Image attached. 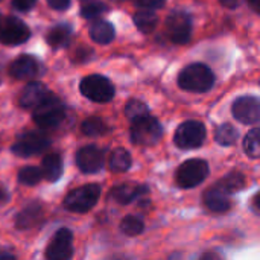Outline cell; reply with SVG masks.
<instances>
[{
	"mask_svg": "<svg viewBox=\"0 0 260 260\" xmlns=\"http://www.w3.org/2000/svg\"><path fill=\"white\" fill-rule=\"evenodd\" d=\"M37 0H12V6L17 9V11H21V12H26L29 9H32L35 6Z\"/></svg>",
	"mask_w": 260,
	"mask_h": 260,
	"instance_id": "32",
	"label": "cell"
},
{
	"mask_svg": "<svg viewBox=\"0 0 260 260\" xmlns=\"http://www.w3.org/2000/svg\"><path fill=\"white\" fill-rule=\"evenodd\" d=\"M216 186L221 187L225 193L232 195V193L239 192V190L244 189V186H245V178H244V175L239 174V172H232V174H229L227 177H224L222 180H219V181L216 183Z\"/></svg>",
	"mask_w": 260,
	"mask_h": 260,
	"instance_id": "24",
	"label": "cell"
},
{
	"mask_svg": "<svg viewBox=\"0 0 260 260\" xmlns=\"http://www.w3.org/2000/svg\"><path fill=\"white\" fill-rule=\"evenodd\" d=\"M47 3L55 11H66L70 6V0H47Z\"/></svg>",
	"mask_w": 260,
	"mask_h": 260,
	"instance_id": "34",
	"label": "cell"
},
{
	"mask_svg": "<svg viewBox=\"0 0 260 260\" xmlns=\"http://www.w3.org/2000/svg\"><path fill=\"white\" fill-rule=\"evenodd\" d=\"M30 29L27 24L17 18V17H8L3 21H0V43L5 46H17L23 44L29 40Z\"/></svg>",
	"mask_w": 260,
	"mask_h": 260,
	"instance_id": "9",
	"label": "cell"
},
{
	"mask_svg": "<svg viewBox=\"0 0 260 260\" xmlns=\"http://www.w3.org/2000/svg\"><path fill=\"white\" fill-rule=\"evenodd\" d=\"M81 93L98 104H107L114 98V85L102 75H90L81 81Z\"/></svg>",
	"mask_w": 260,
	"mask_h": 260,
	"instance_id": "6",
	"label": "cell"
},
{
	"mask_svg": "<svg viewBox=\"0 0 260 260\" xmlns=\"http://www.w3.org/2000/svg\"><path fill=\"white\" fill-rule=\"evenodd\" d=\"M248 3L251 5V8H253L256 12H260V0H248Z\"/></svg>",
	"mask_w": 260,
	"mask_h": 260,
	"instance_id": "39",
	"label": "cell"
},
{
	"mask_svg": "<svg viewBox=\"0 0 260 260\" xmlns=\"http://www.w3.org/2000/svg\"><path fill=\"white\" fill-rule=\"evenodd\" d=\"M244 151L250 158L260 157V129L253 128L244 139Z\"/></svg>",
	"mask_w": 260,
	"mask_h": 260,
	"instance_id": "27",
	"label": "cell"
},
{
	"mask_svg": "<svg viewBox=\"0 0 260 260\" xmlns=\"http://www.w3.org/2000/svg\"><path fill=\"white\" fill-rule=\"evenodd\" d=\"M260 197H259V193H257V195H256V197H254V198H253V207H254V213H256V215H259L260 213V207H259V200Z\"/></svg>",
	"mask_w": 260,
	"mask_h": 260,
	"instance_id": "37",
	"label": "cell"
},
{
	"mask_svg": "<svg viewBox=\"0 0 260 260\" xmlns=\"http://www.w3.org/2000/svg\"><path fill=\"white\" fill-rule=\"evenodd\" d=\"M49 90L44 84L41 82H29L21 94H20V99H18V104L21 108H26V110H34L37 105H40L47 96H49Z\"/></svg>",
	"mask_w": 260,
	"mask_h": 260,
	"instance_id": "14",
	"label": "cell"
},
{
	"mask_svg": "<svg viewBox=\"0 0 260 260\" xmlns=\"http://www.w3.org/2000/svg\"><path fill=\"white\" fill-rule=\"evenodd\" d=\"M157 23H158V17L154 11L146 9L134 14V24L143 34H151L157 27Z\"/></svg>",
	"mask_w": 260,
	"mask_h": 260,
	"instance_id": "23",
	"label": "cell"
},
{
	"mask_svg": "<svg viewBox=\"0 0 260 260\" xmlns=\"http://www.w3.org/2000/svg\"><path fill=\"white\" fill-rule=\"evenodd\" d=\"M66 117V107L59 98L49 93V96L34 108V120L40 128L49 129L58 126Z\"/></svg>",
	"mask_w": 260,
	"mask_h": 260,
	"instance_id": "2",
	"label": "cell"
},
{
	"mask_svg": "<svg viewBox=\"0 0 260 260\" xmlns=\"http://www.w3.org/2000/svg\"><path fill=\"white\" fill-rule=\"evenodd\" d=\"M125 114H126V117L131 122H136V120H140V119L149 116V108H148V105L145 102L137 101V99H133V101H129L126 104Z\"/></svg>",
	"mask_w": 260,
	"mask_h": 260,
	"instance_id": "28",
	"label": "cell"
},
{
	"mask_svg": "<svg viewBox=\"0 0 260 260\" xmlns=\"http://www.w3.org/2000/svg\"><path fill=\"white\" fill-rule=\"evenodd\" d=\"M129 136H131V142L134 145L152 146V145L158 143L160 139L163 137V126L160 125V122L155 117L146 116L140 120L133 122Z\"/></svg>",
	"mask_w": 260,
	"mask_h": 260,
	"instance_id": "4",
	"label": "cell"
},
{
	"mask_svg": "<svg viewBox=\"0 0 260 260\" xmlns=\"http://www.w3.org/2000/svg\"><path fill=\"white\" fill-rule=\"evenodd\" d=\"M0 260H17L14 254L11 253H5V251H0Z\"/></svg>",
	"mask_w": 260,
	"mask_h": 260,
	"instance_id": "38",
	"label": "cell"
},
{
	"mask_svg": "<svg viewBox=\"0 0 260 260\" xmlns=\"http://www.w3.org/2000/svg\"><path fill=\"white\" fill-rule=\"evenodd\" d=\"M41 178H43L41 171L38 168H34V166L23 168L18 172V181L24 186H35L41 181Z\"/></svg>",
	"mask_w": 260,
	"mask_h": 260,
	"instance_id": "30",
	"label": "cell"
},
{
	"mask_svg": "<svg viewBox=\"0 0 260 260\" xmlns=\"http://www.w3.org/2000/svg\"><path fill=\"white\" fill-rule=\"evenodd\" d=\"M101 198L99 184H85L70 190L64 198V207L73 213H87L90 212Z\"/></svg>",
	"mask_w": 260,
	"mask_h": 260,
	"instance_id": "3",
	"label": "cell"
},
{
	"mask_svg": "<svg viewBox=\"0 0 260 260\" xmlns=\"http://www.w3.org/2000/svg\"><path fill=\"white\" fill-rule=\"evenodd\" d=\"M131 163H133V158H131V154L123 149V148H117L111 152L110 155V161H108V166L113 172H126L129 168H131Z\"/></svg>",
	"mask_w": 260,
	"mask_h": 260,
	"instance_id": "22",
	"label": "cell"
},
{
	"mask_svg": "<svg viewBox=\"0 0 260 260\" xmlns=\"http://www.w3.org/2000/svg\"><path fill=\"white\" fill-rule=\"evenodd\" d=\"M0 2H2V0H0Z\"/></svg>",
	"mask_w": 260,
	"mask_h": 260,
	"instance_id": "42",
	"label": "cell"
},
{
	"mask_svg": "<svg viewBox=\"0 0 260 260\" xmlns=\"http://www.w3.org/2000/svg\"><path fill=\"white\" fill-rule=\"evenodd\" d=\"M209 175V165L204 160L192 158L180 165L175 174L177 184L181 189H193L200 186Z\"/></svg>",
	"mask_w": 260,
	"mask_h": 260,
	"instance_id": "5",
	"label": "cell"
},
{
	"mask_svg": "<svg viewBox=\"0 0 260 260\" xmlns=\"http://www.w3.org/2000/svg\"><path fill=\"white\" fill-rule=\"evenodd\" d=\"M178 85L186 91L206 93L215 85V75L207 66L201 62H195L184 67L180 72Z\"/></svg>",
	"mask_w": 260,
	"mask_h": 260,
	"instance_id": "1",
	"label": "cell"
},
{
	"mask_svg": "<svg viewBox=\"0 0 260 260\" xmlns=\"http://www.w3.org/2000/svg\"><path fill=\"white\" fill-rule=\"evenodd\" d=\"M73 256V233L69 229H59L46 248L47 260H70Z\"/></svg>",
	"mask_w": 260,
	"mask_h": 260,
	"instance_id": "11",
	"label": "cell"
},
{
	"mask_svg": "<svg viewBox=\"0 0 260 260\" xmlns=\"http://www.w3.org/2000/svg\"><path fill=\"white\" fill-rule=\"evenodd\" d=\"M43 206L40 203H30L15 216V227L18 230H29L38 225L43 219Z\"/></svg>",
	"mask_w": 260,
	"mask_h": 260,
	"instance_id": "16",
	"label": "cell"
},
{
	"mask_svg": "<svg viewBox=\"0 0 260 260\" xmlns=\"http://www.w3.org/2000/svg\"><path fill=\"white\" fill-rule=\"evenodd\" d=\"M206 137H207V131L201 122L187 120L177 128L174 134V142L180 149H195L203 146Z\"/></svg>",
	"mask_w": 260,
	"mask_h": 260,
	"instance_id": "7",
	"label": "cell"
},
{
	"mask_svg": "<svg viewBox=\"0 0 260 260\" xmlns=\"http://www.w3.org/2000/svg\"><path fill=\"white\" fill-rule=\"evenodd\" d=\"M145 230V225H143V221L139 219L137 216H126L122 219L120 222V232L125 235V236H137L140 235L142 232Z\"/></svg>",
	"mask_w": 260,
	"mask_h": 260,
	"instance_id": "29",
	"label": "cell"
},
{
	"mask_svg": "<svg viewBox=\"0 0 260 260\" xmlns=\"http://www.w3.org/2000/svg\"><path fill=\"white\" fill-rule=\"evenodd\" d=\"M198 260H224L222 259V256L219 254V253H216V251H207V253H204L201 257Z\"/></svg>",
	"mask_w": 260,
	"mask_h": 260,
	"instance_id": "35",
	"label": "cell"
},
{
	"mask_svg": "<svg viewBox=\"0 0 260 260\" xmlns=\"http://www.w3.org/2000/svg\"><path fill=\"white\" fill-rule=\"evenodd\" d=\"M81 129L85 136L88 137H98V136H104L108 133V126L107 123L99 119V117H88L82 122Z\"/></svg>",
	"mask_w": 260,
	"mask_h": 260,
	"instance_id": "26",
	"label": "cell"
},
{
	"mask_svg": "<svg viewBox=\"0 0 260 260\" xmlns=\"http://www.w3.org/2000/svg\"><path fill=\"white\" fill-rule=\"evenodd\" d=\"M238 137H239V133L238 129L230 125V123H222L216 128V133H215V140L222 145V146H232L238 142Z\"/></svg>",
	"mask_w": 260,
	"mask_h": 260,
	"instance_id": "25",
	"label": "cell"
},
{
	"mask_svg": "<svg viewBox=\"0 0 260 260\" xmlns=\"http://www.w3.org/2000/svg\"><path fill=\"white\" fill-rule=\"evenodd\" d=\"M6 200H8V193L0 187V203H5Z\"/></svg>",
	"mask_w": 260,
	"mask_h": 260,
	"instance_id": "40",
	"label": "cell"
},
{
	"mask_svg": "<svg viewBox=\"0 0 260 260\" xmlns=\"http://www.w3.org/2000/svg\"><path fill=\"white\" fill-rule=\"evenodd\" d=\"M221 3L225 8H229V9H235V8H238L242 3V0H221Z\"/></svg>",
	"mask_w": 260,
	"mask_h": 260,
	"instance_id": "36",
	"label": "cell"
},
{
	"mask_svg": "<svg viewBox=\"0 0 260 260\" xmlns=\"http://www.w3.org/2000/svg\"><path fill=\"white\" fill-rule=\"evenodd\" d=\"M165 3H166V0H137V5H139V6L146 8V9H149V11L163 8Z\"/></svg>",
	"mask_w": 260,
	"mask_h": 260,
	"instance_id": "33",
	"label": "cell"
},
{
	"mask_svg": "<svg viewBox=\"0 0 260 260\" xmlns=\"http://www.w3.org/2000/svg\"><path fill=\"white\" fill-rule=\"evenodd\" d=\"M107 9H108L107 5L102 3V2H90V3H87V5H84L81 8V15L84 18H94V17L107 12Z\"/></svg>",
	"mask_w": 260,
	"mask_h": 260,
	"instance_id": "31",
	"label": "cell"
},
{
	"mask_svg": "<svg viewBox=\"0 0 260 260\" xmlns=\"http://www.w3.org/2000/svg\"><path fill=\"white\" fill-rule=\"evenodd\" d=\"M169 40L175 44H186L192 34V18L187 12L174 11L169 14L165 23Z\"/></svg>",
	"mask_w": 260,
	"mask_h": 260,
	"instance_id": "8",
	"label": "cell"
},
{
	"mask_svg": "<svg viewBox=\"0 0 260 260\" xmlns=\"http://www.w3.org/2000/svg\"><path fill=\"white\" fill-rule=\"evenodd\" d=\"M204 204L213 213H225L232 207L230 195L225 193L216 184L204 193Z\"/></svg>",
	"mask_w": 260,
	"mask_h": 260,
	"instance_id": "15",
	"label": "cell"
},
{
	"mask_svg": "<svg viewBox=\"0 0 260 260\" xmlns=\"http://www.w3.org/2000/svg\"><path fill=\"white\" fill-rule=\"evenodd\" d=\"M145 193H148V187L137 184H122L111 190V197L119 204H129Z\"/></svg>",
	"mask_w": 260,
	"mask_h": 260,
	"instance_id": "20",
	"label": "cell"
},
{
	"mask_svg": "<svg viewBox=\"0 0 260 260\" xmlns=\"http://www.w3.org/2000/svg\"><path fill=\"white\" fill-rule=\"evenodd\" d=\"M114 26L107 20H98L90 26V37L98 44H110L114 40Z\"/></svg>",
	"mask_w": 260,
	"mask_h": 260,
	"instance_id": "21",
	"label": "cell"
},
{
	"mask_svg": "<svg viewBox=\"0 0 260 260\" xmlns=\"http://www.w3.org/2000/svg\"><path fill=\"white\" fill-rule=\"evenodd\" d=\"M114 260H125V259H114Z\"/></svg>",
	"mask_w": 260,
	"mask_h": 260,
	"instance_id": "41",
	"label": "cell"
},
{
	"mask_svg": "<svg viewBox=\"0 0 260 260\" xmlns=\"http://www.w3.org/2000/svg\"><path fill=\"white\" fill-rule=\"evenodd\" d=\"M50 146V140L40 133H26L20 136L12 145V152L18 157H30L46 151Z\"/></svg>",
	"mask_w": 260,
	"mask_h": 260,
	"instance_id": "10",
	"label": "cell"
},
{
	"mask_svg": "<svg viewBox=\"0 0 260 260\" xmlns=\"http://www.w3.org/2000/svg\"><path fill=\"white\" fill-rule=\"evenodd\" d=\"M105 163L104 151L94 145H88L81 148L76 152V165L85 174H94L102 169Z\"/></svg>",
	"mask_w": 260,
	"mask_h": 260,
	"instance_id": "13",
	"label": "cell"
},
{
	"mask_svg": "<svg viewBox=\"0 0 260 260\" xmlns=\"http://www.w3.org/2000/svg\"><path fill=\"white\" fill-rule=\"evenodd\" d=\"M41 175L43 178H46L47 181L53 183V181H58L62 175V171H64V165H62V158L59 154H49L43 158V163H41Z\"/></svg>",
	"mask_w": 260,
	"mask_h": 260,
	"instance_id": "19",
	"label": "cell"
},
{
	"mask_svg": "<svg viewBox=\"0 0 260 260\" xmlns=\"http://www.w3.org/2000/svg\"><path fill=\"white\" fill-rule=\"evenodd\" d=\"M9 73L12 78L24 81L29 78H34L38 73V62L34 56L21 55L18 56L9 67Z\"/></svg>",
	"mask_w": 260,
	"mask_h": 260,
	"instance_id": "17",
	"label": "cell"
},
{
	"mask_svg": "<svg viewBox=\"0 0 260 260\" xmlns=\"http://www.w3.org/2000/svg\"><path fill=\"white\" fill-rule=\"evenodd\" d=\"M236 120L245 125H256L260 119V102L256 96H241L232 105Z\"/></svg>",
	"mask_w": 260,
	"mask_h": 260,
	"instance_id": "12",
	"label": "cell"
},
{
	"mask_svg": "<svg viewBox=\"0 0 260 260\" xmlns=\"http://www.w3.org/2000/svg\"><path fill=\"white\" fill-rule=\"evenodd\" d=\"M73 29L67 23H59L47 32V43L52 49H62L70 44Z\"/></svg>",
	"mask_w": 260,
	"mask_h": 260,
	"instance_id": "18",
	"label": "cell"
}]
</instances>
